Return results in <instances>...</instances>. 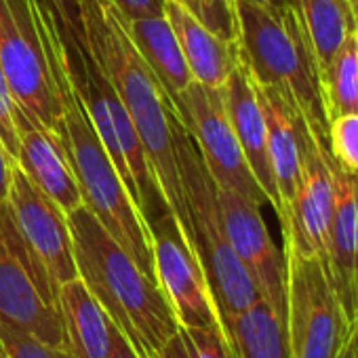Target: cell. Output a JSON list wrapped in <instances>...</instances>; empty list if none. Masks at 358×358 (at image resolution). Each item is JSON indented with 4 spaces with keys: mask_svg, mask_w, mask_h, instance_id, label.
I'll list each match as a JSON object with an SVG mask.
<instances>
[{
    "mask_svg": "<svg viewBox=\"0 0 358 358\" xmlns=\"http://www.w3.org/2000/svg\"><path fill=\"white\" fill-rule=\"evenodd\" d=\"M222 327L234 358H289L287 320L262 297Z\"/></svg>",
    "mask_w": 358,
    "mask_h": 358,
    "instance_id": "21",
    "label": "cell"
},
{
    "mask_svg": "<svg viewBox=\"0 0 358 358\" xmlns=\"http://www.w3.org/2000/svg\"><path fill=\"white\" fill-rule=\"evenodd\" d=\"M322 93L329 122L335 116L358 112V32L345 38L322 72Z\"/></svg>",
    "mask_w": 358,
    "mask_h": 358,
    "instance_id": "23",
    "label": "cell"
},
{
    "mask_svg": "<svg viewBox=\"0 0 358 358\" xmlns=\"http://www.w3.org/2000/svg\"><path fill=\"white\" fill-rule=\"evenodd\" d=\"M335 213L329 232L327 272L348 324L358 329V175L335 164Z\"/></svg>",
    "mask_w": 358,
    "mask_h": 358,
    "instance_id": "16",
    "label": "cell"
},
{
    "mask_svg": "<svg viewBox=\"0 0 358 358\" xmlns=\"http://www.w3.org/2000/svg\"><path fill=\"white\" fill-rule=\"evenodd\" d=\"M0 141H3L7 154L17 162L20 139L15 131V101L11 97L3 66H0Z\"/></svg>",
    "mask_w": 358,
    "mask_h": 358,
    "instance_id": "28",
    "label": "cell"
},
{
    "mask_svg": "<svg viewBox=\"0 0 358 358\" xmlns=\"http://www.w3.org/2000/svg\"><path fill=\"white\" fill-rule=\"evenodd\" d=\"M171 101L186 129L192 133L215 186L236 192L257 205L268 203L230 124L224 91L192 80Z\"/></svg>",
    "mask_w": 358,
    "mask_h": 358,
    "instance_id": "9",
    "label": "cell"
},
{
    "mask_svg": "<svg viewBox=\"0 0 358 358\" xmlns=\"http://www.w3.org/2000/svg\"><path fill=\"white\" fill-rule=\"evenodd\" d=\"M154 278L164 293L179 327H222L203 264L173 209L148 222Z\"/></svg>",
    "mask_w": 358,
    "mask_h": 358,
    "instance_id": "10",
    "label": "cell"
},
{
    "mask_svg": "<svg viewBox=\"0 0 358 358\" xmlns=\"http://www.w3.org/2000/svg\"><path fill=\"white\" fill-rule=\"evenodd\" d=\"M80 22L83 41L124 103L156 182L188 234V209L171 129L175 114L171 97L129 41L110 0H83Z\"/></svg>",
    "mask_w": 358,
    "mask_h": 358,
    "instance_id": "2",
    "label": "cell"
},
{
    "mask_svg": "<svg viewBox=\"0 0 358 358\" xmlns=\"http://www.w3.org/2000/svg\"><path fill=\"white\" fill-rule=\"evenodd\" d=\"M171 129L188 209V238L196 249L215 306L224 320L243 312L262 295L226 238L217 205V186L207 171L192 133L186 129L177 112L173 114Z\"/></svg>",
    "mask_w": 358,
    "mask_h": 358,
    "instance_id": "5",
    "label": "cell"
},
{
    "mask_svg": "<svg viewBox=\"0 0 358 358\" xmlns=\"http://www.w3.org/2000/svg\"><path fill=\"white\" fill-rule=\"evenodd\" d=\"M118 22L171 99L194 80L182 53V47H179L177 36L164 15L131 20L118 13Z\"/></svg>",
    "mask_w": 358,
    "mask_h": 358,
    "instance_id": "20",
    "label": "cell"
},
{
    "mask_svg": "<svg viewBox=\"0 0 358 358\" xmlns=\"http://www.w3.org/2000/svg\"><path fill=\"white\" fill-rule=\"evenodd\" d=\"M295 7L314 47L322 80V72L329 68L345 38L352 32H358L356 20L343 0H295Z\"/></svg>",
    "mask_w": 358,
    "mask_h": 358,
    "instance_id": "22",
    "label": "cell"
},
{
    "mask_svg": "<svg viewBox=\"0 0 358 358\" xmlns=\"http://www.w3.org/2000/svg\"><path fill=\"white\" fill-rule=\"evenodd\" d=\"M0 66L13 101L28 116L59 133L62 103L28 0H0Z\"/></svg>",
    "mask_w": 358,
    "mask_h": 358,
    "instance_id": "8",
    "label": "cell"
},
{
    "mask_svg": "<svg viewBox=\"0 0 358 358\" xmlns=\"http://www.w3.org/2000/svg\"><path fill=\"white\" fill-rule=\"evenodd\" d=\"M282 253L289 358H337L354 329L343 316L324 264L287 243Z\"/></svg>",
    "mask_w": 358,
    "mask_h": 358,
    "instance_id": "6",
    "label": "cell"
},
{
    "mask_svg": "<svg viewBox=\"0 0 358 358\" xmlns=\"http://www.w3.org/2000/svg\"><path fill=\"white\" fill-rule=\"evenodd\" d=\"M108 358H139L137 352L131 348V343L120 335V331L116 333V339H114V345H112V352Z\"/></svg>",
    "mask_w": 358,
    "mask_h": 358,
    "instance_id": "32",
    "label": "cell"
},
{
    "mask_svg": "<svg viewBox=\"0 0 358 358\" xmlns=\"http://www.w3.org/2000/svg\"><path fill=\"white\" fill-rule=\"evenodd\" d=\"M15 131L20 139L17 164L30 177V182L53 199L66 215L83 207V196L62 137L47 129L38 118L28 116L17 103Z\"/></svg>",
    "mask_w": 358,
    "mask_h": 358,
    "instance_id": "14",
    "label": "cell"
},
{
    "mask_svg": "<svg viewBox=\"0 0 358 358\" xmlns=\"http://www.w3.org/2000/svg\"><path fill=\"white\" fill-rule=\"evenodd\" d=\"M343 3L350 7L352 15H354V20H356V26H358V0H343Z\"/></svg>",
    "mask_w": 358,
    "mask_h": 358,
    "instance_id": "34",
    "label": "cell"
},
{
    "mask_svg": "<svg viewBox=\"0 0 358 358\" xmlns=\"http://www.w3.org/2000/svg\"><path fill=\"white\" fill-rule=\"evenodd\" d=\"M222 91H224V103H226L230 124L251 166V173L255 175L257 184L262 186L268 199V205L274 209V213L280 220L282 203L276 190L274 173H272V164L268 156V127H266V118H264V112L255 93V80L243 55H241V64L234 68V72L230 74Z\"/></svg>",
    "mask_w": 358,
    "mask_h": 358,
    "instance_id": "17",
    "label": "cell"
},
{
    "mask_svg": "<svg viewBox=\"0 0 358 358\" xmlns=\"http://www.w3.org/2000/svg\"><path fill=\"white\" fill-rule=\"evenodd\" d=\"M217 205L226 238L266 299L282 318L287 316V262L262 217V205L217 188Z\"/></svg>",
    "mask_w": 358,
    "mask_h": 358,
    "instance_id": "13",
    "label": "cell"
},
{
    "mask_svg": "<svg viewBox=\"0 0 358 358\" xmlns=\"http://www.w3.org/2000/svg\"><path fill=\"white\" fill-rule=\"evenodd\" d=\"M80 3L83 0H51V5L64 20L68 28H72L76 34H83V22H80Z\"/></svg>",
    "mask_w": 358,
    "mask_h": 358,
    "instance_id": "30",
    "label": "cell"
},
{
    "mask_svg": "<svg viewBox=\"0 0 358 358\" xmlns=\"http://www.w3.org/2000/svg\"><path fill=\"white\" fill-rule=\"evenodd\" d=\"M335 162L310 131L303 143V173L299 190L280 222L282 238L297 251L320 259L327 268L329 232L335 213Z\"/></svg>",
    "mask_w": 358,
    "mask_h": 358,
    "instance_id": "12",
    "label": "cell"
},
{
    "mask_svg": "<svg viewBox=\"0 0 358 358\" xmlns=\"http://www.w3.org/2000/svg\"><path fill=\"white\" fill-rule=\"evenodd\" d=\"M164 17L182 47L192 78L205 87L222 89L241 64V45L215 36L175 0L164 3Z\"/></svg>",
    "mask_w": 358,
    "mask_h": 358,
    "instance_id": "18",
    "label": "cell"
},
{
    "mask_svg": "<svg viewBox=\"0 0 358 358\" xmlns=\"http://www.w3.org/2000/svg\"><path fill=\"white\" fill-rule=\"evenodd\" d=\"M337 358H358V331H354L350 335V339L345 341V345L341 348Z\"/></svg>",
    "mask_w": 358,
    "mask_h": 358,
    "instance_id": "33",
    "label": "cell"
},
{
    "mask_svg": "<svg viewBox=\"0 0 358 358\" xmlns=\"http://www.w3.org/2000/svg\"><path fill=\"white\" fill-rule=\"evenodd\" d=\"M0 358H7V356H5V354H3V352H0Z\"/></svg>",
    "mask_w": 358,
    "mask_h": 358,
    "instance_id": "36",
    "label": "cell"
},
{
    "mask_svg": "<svg viewBox=\"0 0 358 358\" xmlns=\"http://www.w3.org/2000/svg\"><path fill=\"white\" fill-rule=\"evenodd\" d=\"M266 3L280 9V7H287V5H295V0H266Z\"/></svg>",
    "mask_w": 358,
    "mask_h": 358,
    "instance_id": "35",
    "label": "cell"
},
{
    "mask_svg": "<svg viewBox=\"0 0 358 358\" xmlns=\"http://www.w3.org/2000/svg\"><path fill=\"white\" fill-rule=\"evenodd\" d=\"M118 9L122 17H150V15H164L166 0H110Z\"/></svg>",
    "mask_w": 358,
    "mask_h": 358,
    "instance_id": "29",
    "label": "cell"
},
{
    "mask_svg": "<svg viewBox=\"0 0 358 358\" xmlns=\"http://www.w3.org/2000/svg\"><path fill=\"white\" fill-rule=\"evenodd\" d=\"M160 358H234V354L220 327H179Z\"/></svg>",
    "mask_w": 358,
    "mask_h": 358,
    "instance_id": "24",
    "label": "cell"
},
{
    "mask_svg": "<svg viewBox=\"0 0 358 358\" xmlns=\"http://www.w3.org/2000/svg\"><path fill=\"white\" fill-rule=\"evenodd\" d=\"M241 55L255 83L280 89L327 145L329 114L320 68L295 5L272 7L266 0H234Z\"/></svg>",
    "mask_w": 358,
    "mask_h": 358,
    "instance_id": "4",
    "label": "cell"
},
{
    "mask_svg": "<svg viewBox=\"0 0 358 358\" xmlns=\"http://www.w3.org/2000/svg\"><path fill=\"white\" fill-rule=\"evenodd\" d=\"M327 150L339 169L358 175V112L335 116L329 122Z\"/></svg>",
    "mask_w": 358,
    "mask_h": 358,
    "instance_id": "26",
    "label": "cell"
},
{
    "mask_svg": "<svg viewBox=\"0 0 358 358\" xmlns=\"http://www.w3.org/2000/svg\"><path fill=\"white\" fill-rule=\"evenodd\" d=\"M66 345L76 358H108L118 329L80 278L57 291Z\"/></svg>",
    "mask_w": 358,
    "mask_h": 358,
    "instance_id": "19",
    "label": "cell"
},
{
    "mask_svg": "<svg viewBox=\"0 0 358 358\" xmlns=\"http://www.w3.org/2000/svg\"><path fill=\"white\" fill-rule=\"evenodd\" d=\"M356 331H358V329H356Z\"/></svg>",
    "mask_w": 358,
    "mask_h": 358,
    "instance_id": "37",
    "label": "cell"
},
{
    "mask_svg": "<svg viewBox=\"0 0 358 358\" xmlns=\"http://www.w3.org/2000/svg\"><path fill=\"white\" fill-rule=\"evenodd\" d=\"M7 205L22 238L53 285L59 289L64 282L78 278L68 215L53 199L30 182V177L17 162L11 173Z\"/></svg>",
    "mask_w": 358,
    "mask_h": 358,
    "instance_id": "11",
    "label": "cell"
},
{
    "mask_svg": "<svg viewBox=\"0 0 358 358\" xmlns=\"http://www.w3.org/2000/svg\"><path fill=\"white\" fill-rule=\"evenodd\" d=\"M28 7L62 103V129L57 135L62 137L68 152L83 205L95 215L106 232L137 262V266L154 278V257L148 226L106 145L101 143L87 112V106L72 80L53 5L49 0H28Z\"/></svg>",
    "mask_w": 358,
    "mask_h": 358,
    "instance_id": "1",
    "label": "cell"
},
{
    "mask_svg": "<svg viewBox=\"0 0 358 358\" xmlns=\"http://www.w3.org/2000/svg\"><path fill=\"white\" fill-rule=\"evenodd\" d=\"M0 352L7 358H76L68 345L41 341L3 322H0Z\"/></svg>",
    "mask_w": 358,
    "mask_h": 358,
    "instance_id": "27",
    "label": "cell"
},
{
    "mask_svg": "<svg viewBox=\"0 0 358 358\" xmlns=\"http://www.w3.org/2000/svg\"><path fill=\"white\" fill-rule=\"evenodd\" d=\"M57 291L22 238L5 201L0 205V322L41 341L66 345Z\"/></svg>",
    "mask_w": 358,
    "mask_h": 358,
    "instance_id": "7",
    "label": "cell"
},
{
    "mask_svg": "<svg viewBox=\"0 0 358 358\" xmlns=\"http://www.w3.org/2000/svg\"><path fill=\"white\" fill-rule=\"evenodd\" d=\"M68 224L78 278L139 358H160L179 322L158 282L137 266L85 205L68 213Z\"/></svg>",
    "mask_w": 358,
    "mask_h": 358,
    "instance_id": "3",
    "label": "cell"
},
{
    "mask_svg": "<svg viewBox=\"0 0 358 358\" xmlns=\"http://www.w3.org/2000/svg\"><path fill=\"white\" fill-rule=\"evenodd\" d=\"M215 36L238 43V15L234 0H175Z\"/></svg>",
    "mask_w": 358,
    "mask_h": 358,
    "instance_id": "25",
    "label": "cell"
},
{
    "mask_svg": "<svg viewBox=\"0 0 358 358\" xmlns=\"http://www.w3.org/2000/svg\"><path fill=\"white\" fill-rule=\"evenodd\" d=\"M255 93L268 127V156L276 190L282 203V217L291 207L303 173V143L312 131L299 108L276 87L255 83Z\"/></svg>",
    "mask_w": 358,
    "mask_h": 358,
    "instance_id": "15",
    "label": "cell"
},
{
    "mask_svg": "<svg viewBox=\"0 0 358 358\" xmlns=\"http://www.w3.org/2000/svg\"><path fill=\"white\" fill-rule=\"evenodd\" d=\"M15 160L7 154L3 141H0V205H3L9 196V186H11V173H13Z\"/></svg>",
    "mask_w": 358,
    "mask_h": 358,
    "instance_id": "31",
    "label": "cell"
}]
</instances>
